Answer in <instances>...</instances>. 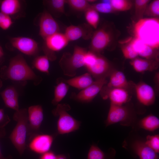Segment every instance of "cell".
<instances>
[{
    "label": "cell",
    "instance_id": "31",
    "mask_svg": "<svg viewBox=\"0 0 159 159\" xmlns=\"http://www.w3.org/2000/svg\"><path fill=\"white\" fill-rule=\"evenodd\" d=\"M66 2L72 9L80 12H85L91 6L87 0H67Z\"/></svg>",
    "mask_w": 159,
    "mask_h": 159
},
{
    "label": "cell",
    "instance_id": "6",
    "mask_svg": "<svg viewBox=\"0 0 159 159\" xmlns=\"http://www.w3.org/2000/svg\"><path fill=\"white\" fill-rule=\"evenodd\" d=\"M115 34L114 29L109 24H104L97 28L91 38L89 50L100 54L113 42Z\"/></svg>",
    "mask_w": 159,
    "mask_h": 159
},
{
    "label": "cell",
    "instance_id": "17",
    "mask_svg": "<svg viewBox=\"0 0 159 159\" xmlns=\"http://www.w3.org/2000/svg\"><path fill=\"white\" fill-rule=\"evenodd\" d=\"M93 32L92 28L88 24L71 25L67 27L64 34L69 42L83 38L86 40L91 39Z\"/></svg>",
    "mask_w": 159,
    "mask_h": 159
},
{
    "label": "cell",
    "instance_id": "34",
    "mask_svg": "<svg viewBox=\"0 0 159 159\" xmlns=\"http://www.w3.org/2000/svg\"><path fill=\"white\" fill-rule=\"evenodd\" d=\"M121 49L122 54L125 59L131 60L138 56L134 49L130 40L127 44L122 45Z\"/></svg>",
    "mask_w": 159,
    "mask_h": 159
},
{
    "label": "cell",
    "instance_id": "27",
    "mask_svg": "<svg viewBox=\"0 0 159 159\" xmlns=\"http://www.w3.org/2000/svg\"><path fill=\"white\" fill-rule=\"evenodd\" d=\"M85 17L88 24L92 28L96 29L100 21L99 13L91 6L85 12Z\"/></svg>",
    "mask_w": 159,
    "mask_h": 159
},
{
    "label": "cell",
    "instance_id": "9",
    "mask_svg": "<svg viewBox=\"0 0 159 159\" xmlns=\"http://www.w3.org/2000/svg\"><path fill=\"white\" fill-rule=\"evenodd\" d=\"M44 40L47 48L45 55L51 61H53L56 58L55 52L63 49L69 42L64 33L60 32L48 37Z\"/></svg>",
    "mask_w": 159,
    "mask_h": 159
},
{
    "label": "cell",
    "instance_id": "2",
    "mask_svg": "<svg viewBox=\"0 0 159 159\" xmlns=\"http://www.w3.org/2000/svg\"><path fill=\"white\" fill-rule=\"evenodd\" d=\"M159 19L158 18H142L134 24V38L156 49H158Z\"/></svg>",
    "mask_w": 159,
    "mask_h": 159
},
{
    "label": "cell",
    "instance_id": "23",
    "mask_svg": "<svg viewBox=\"0 0 159 159\" xmlns=\"http://www.w3.org/2000/svg\"><path fill=\"white\" fill-rule=\"evenodd\" d=\"M57 85L54 87V97L52 101V103L57 105L66 95L69 86L65 83L62 78H59L57 80Z\"/></svg>",
    "mask_w": 159,
    "mask_h": 159
},
{
    "label": "cell",
    "instance_id": "44",
    "mask_svg": "<svg viewBox=\"0 0 159 159\" xmlns=\"http://www.w3.org/2000/svg\"><path fill=\"white\" fill-rule=\"evenodd\" d=\"M3 85L2 82L0 78V89L2 87Z\"/></svg>",
    "mask_w": 159,
    "mask_h": 159
},
{
    "label": "cell",
    "instance_id": "22",
    "mask_svg": "<svg viewBox=\"0 0 159 159\" xmlns=\"http://www.w3.org/2000/svg\"><path fill=\"white\" fill-rule=\"evenodd\" d=\"M69 86L79 90H82L91 85L94 81L92 77L88 72L68 80L63 79Z\"/></svg>",
    "mask_w": 159,
    "mask_h": 159
},
{
    "label": "cell",
    "instance_id": "42",
    "mask_svg": "<svg viewBox=\"0 0 159 159\" xmlns=\"http://www.w3.org/2000/svg\"><path fill=\"white\" fill-rule=\"evenodd\" d=\"M56 159H68L66 156L63 154H60L56 155Z\"/></svg>",
    "mask_w": 159,
    "mask_h": 159
},
{
    "label": "cell",
    "instance_id": "15",
    "mask_svg": "<svg viewBox=\"0 0 159 159\" xmlns=\"http://www.w3.org/2000/svg\"><path fill=\"white\" fill-rule=\"evenodd\" d=\"M53 135L47 134H38L30 140L29 148L38 154H43L49 151L54 141Z\"/></svg>",
    "mask_w": 159,
    "mask_h": 159
},
{
    "label": "cell",
    "instance_id": "39",
    "mask_svg": "<svg viewBox=\"0 0 159 159\" xmlns=\"http://www.w3.org/2000/svg\"><path fill=\"white\" fill-rule=\"evenodd\" d=\"M8 116L5 114L3 109H0V126L4 127L10 121Z\"/></svg>",
    "mask_w": 159,
    "mask_h": 159
},
{
    "label": "cell",
    "instance_id": "36",
    "mask_svg": "<svg viewBox=\"0 0 159 159\" xmlns=\"http://www.w3.org/2000/svg\"><path fill=\"white\" fill-rule=\"evenodd\" d=\"M3 101L15 98H18V94L16 89L13 86L7 87L0 93Z\"/></svg>",
    "mask_w": 159,
    "mask_h": 159
},
{
    "label": "cell",
    "instance_id": "33",
    "mask_svg": "<svg viewBox=\"0 0 159 159\" xmlns=\"http://www.w3.org/2000/svg\"><path fill=\"white\" fill-rule=\"evenodd\" d=\"M144 15L150 18H159V0H154L149 3L145 11Z\"/></svg>",
    "mask_w": 159,
    "mask_h": 159
},
{
    "label": "cell",
    "instance_id": "32",
    "mask_svg": "<svg viewBox=\"0 0 159 159\" xmlns=\"http://www.w3.org/2000/svg\"><path fill=\"white\" fill-rule=\"evenodd\" d=\"M91 6L99 13L109 14L115 12L110 4V0H104L92 4H91Z\"/></svg>",
    "mask_w": 159,
    "mask_h": 159
},
{
    "label": "cell",
    "instance_id": "4",
    "mask_svg": "<svg viewBox=\"0 0 159 159\" xmlns=\"http://www.w3.org/2000/svg\"><path fill=\"white\" fill-rule=\"evenodd\" d=\"M87 51L84 48L76 46L72 54L68 52L63 54L59 64L64 75L74 77L76 74L77 70L84 66V56Z\"/></svg>",
    "mask_w": 159,
    "mask_h": 159
},
{
    "label": "cell",
    "instance_id": "13",
    "mask_svg": "<svg viewBox=\"0 0 159 159\" xmlns=\"http://www.w3.org/2000/svg\"><path fill=\"white\" fill-rule=\"evenodd\" d=\"M39 34L44 40L60 31L57 22L51 14L45 11L42 14L39 22Z\"/></svg>",
    "mask_w": 159,
    "mask_h": 159
},
{
    "label": "cell",
    "instance_id": "40",
    "mask_svg": "<svg viewBox=\"0 0 159 159\" xmlns=\"http://www.w3.org/2000/svg\"><path fill=\"white\" fill-rule=\"evenodd\" d=\"M56 155L54 152L49 151L42 154L39 159H56Z\"/></svg>",
    "mask_w": 159,
    "mask_h": 159
},
{
    "label": "cell",
    "instance_id": "43",
    "mask_svg": "<svg viewBox=\"0 0 159 159\" xmlns=\"http://www.w3.org/2000/svg\"><path fill=\"white\" fill-rule=\"evenodd\" d=\"M4 52L2 47L0 46V60L3 57Z\"/></svg>",
    "mask_w": 159,
    "mask_h": 159
},
{
    "label": "cell",
    "instance_id": "25",
    "mask_svg": "<svg viewBox=\"0 0 159 159\" xmlns=\"http://www.w3.org/2000/svg\"><path fill=\"white\" fill-rule=\"evenodd\" d=\"M139 126L150 131H153L158 128L159 120L156 116L150 115L142 119L139 122Z\"/></svg>",
    "mask_w": 159,
    "mask_h": 159
},
{
    "label": "cell",
    "instance_id": "21",
    "mask_svg": "<svg viewBox=\"0 0 159 159\" xmlns=\"http://www.w3.org/2000/svg\"><path fill=\"white\" fill-rule=\"evenodd\" d=\"M132 149L140 159H158V153L149 147L145 141L136 140L132 143Z\"/></svg>",
    "mask_w": 159,
    "mask_h": 159
},
{
    "label": "cell",
    "instance_id": "24",
    "mask_svg": "<svg viewBox=\"0 0 159 159\" xmlns=\"http://www.w3.org/2000/svg\"><path fill=\"white\" fill-rule=\"evenodd\" d=\"M21 9V4L18 0H4L1 3V12L10 16L18 13Z\"/></svg>",
    "mask_w": 159,
    "mask_h": 159
},
{
    "label": "cell",
    "instance_id": "38",
    "mask_svg": "<svg viewBox=\"0 0 159 159\" xmlns=\"http://www.w3.org/2000/svg\"><path fill=\"white\" fill-rule=\"evenodd\" d=\"M13 23L10 16L0 12V27L6 30L8 29Z\"/></svg>",
    "mask_w": 159,
    "mask_h": 159
},
{
    "label": "cell",
    "instance_id": "7",
    "mask_svg": "<svg viewBox=\"0 0 159 159\" xmlns=\"http://www.w3.org/2000/svg\"><path fill=\"white\" fill-rule=\"evenodd\" d=\"M134 120L128 107L123 105H118L110 103L105 125L107 127L119 123L122 125L129 126L133 123Z\"/></svg>",
    "mask_w": 159,
    "mask_h": 159
},
{
    "label": "cell",
    "instance_id": "18",
    "mask_svg": "<svg viewBox=\"0 0 159 159\" xmlns=\"http://www.w3.org/2000/svg\"><path fill=\"white\" fill-rule=\"evenodd\" d=\"M101 95L104 99L108 98L110 103L118 105H124L130 99L128 90L122 88H110Z\"/></svg>",
    "mask_w": 159,
    "mask_h": 159
},
{
    "label": "cell",
    "instance_id": "26",
    "mask_svg": "<svg viewBox=\"0 0 159 159\" xmlns=\"http://www.w3.org/2000/svg\"><path fill=\"white\" fill-rule=\"evenodd\" d=\"M106 153L103 151L97 146L92 145L89 150L87 159H113L115 155Z\"/></svg>",
    "mask_w": 159,
    "mask_h": 159
},
{
    "label": "cell",
    "instance_id": "5",
    "mask_svg": "<svg viewBox=\"0 0 159 159\" xmlns=\"http://www.w3.org/2000/svg\"><path fill=\"white\" fill-rule=\"evenodd\" d=\"M52 111L53 115L58 117L57 123L58 133L63 135L78 130L81 122L72 117L67 112L71 109L70 106L67 104H58Z\"/></svg>",
    "mask_w": 159,
    "mask_h": 159
},
{
    "label": "cell",
    "instance_id": "29",
    "mask_svg": "<svg viewBox=\"0 0 159 159\" xmlns=\"http://www.w3.org/2000/svg\"><path fill=\"white\" fill-rule=\"evenodd\" d=\"M110 4L115 12L128 11L133 5V1L130 0H111Z\"/></svg>",
    "mask_w": 159,
    "mask_h": 159
},
{
    "label": "cell",
    "instance_id": "3",
    "mask_svg": "<svg viewBox=\"0 0 159 159\" xmlns=\"http://www.w3.org/2000/svg\"><path fill=\"white\" fill-rule=\"evenodd\" d=\"M13 118L16 124L9 138L12 143L21 155L26 148V139L28 136V128L27 110L19 109L15 111Z\"/></svg>",
    "mask_w": 159,
    "mask_h": 159
},
{
    "label": "cell",
    "instance_id": "8",
    "mask_svg": "<svg viewBox=\"0 0 159 159\" xmlns=\"http://www.w3.org/2000/svg\"><path fill=\"white\" fill-rule=\"evenodd\" d=\"M107 82L106 78L95 80L91 85L82 90L77 94H72L71 97L74 100L80 102H90L100 92L103 87Z\"/></svg>",
    "mask_w": 159,
    "mask_h": 159
},
{
    "label": "cell",
    "instance_id": "19",
    "mask_svg": "<svg viewBox=\"0 0 159 159\" xmlns=\"http://www.w3.org/2000/svg\"><path fill=\"white\" fill-rule=\"evenodd\" d=\"M132 47L141 58L159 61L158 50L147 45L140 40L133 37L130 40Z\"/></svg>",
    "mask_w": 159,
    "mask_h": 159
},
{
    "label": "cell",
    "instance_id": "41",
    "mask_svg": "<svg viewBox=\"0 0 159 159\" xmlns=\"http://www.w3.org/2000/svg\"><path fill=\"white\" fill-rule=\"evenodd\" d=\"M5 135V131L4 127L0 126V139L3 138ZM0 159H7L4 157L2 154L0 147Z\"/></svg>",
    "mask_w": 159,
    "mask_h": 159
},
{
    "label": "cell",
    "instance_id": "11",
    "mask_svg": "<svg viewBox=\"0 0 159 159\" xmlns=\"http://www.w3.org/2000/svg\"><path fill=\"white\" fill-rule=\"evenodd\" d=\"M86 68L95 80L109 77L113 69L108 59L101 54H98L95 61Z\"/></svg>",
    "mask_w": 159,
    "mask_h": 159
},
{
    "label": "cell",
    "instance_id": "35",
    "mask_svg": "<svg viewBox=\"0 0 159 159\" xmlns=\"http://www.w3.org/2000/svg\"><path fill=\"white\" fill-rule=\"evenodd\" d=\"M52 10L59 14L65 13V6L66 0H51L47 1Z\"/></svg>",
    "mask_w": 159,
    "mask_h": 159
},
{
    "label": "cell",
    "instance_id": "20",
    "mask_svg": "<svg viewBox=\"0 0 159 159\" xmlns=\"http://www.w3.org/2000/svg\"><path fill=\"white\" fill-rule=\"evenodd\" d=\"M130 63L136 72L141 73L155 71L159 66V61L138 57L131 60Z\"/></svg>",
    "mask_w": 159,
    "mask_h": 159
},
{
    "label": "cell",
    "instance_id": "1",
    "mask_svg": "<svg viewBox=\"0 0 159 159\" xmlns=\"http://www.w3.org/2000/svg\"><path fill=\"white\" fill-rule=\"evenodd\" d=\"M0 76L4 80L18 82L32 81L35 85L39 84L42 80V78L36 74L21 54L12 58L8 67L1 68Z\"/></svg>",
    "mask_w": 159,
    "mask_h": 159
},
{
    "label": "cell",
    "instance_id": "28",
    "mask_svg": "<svg viewBox=\"0 0 159 159\" xmlns=\"http://www.w3.org/2000/svg\"><path fill=\"white\" fill-rule=\"evenodd\" d=\"M49 59L46 55L38 56L33 62V67L40 71L49 74Z\"/></svg>",
    "mask_w": 159,
    "mask_h": 159
},
{
    "label": "cell",
    "instance_id": "14",
    "mask_svg": "<svg viewBox=\"0 0 159 159\" xmlns=\"http://www.w3.org/2000/svg\"><path fill=\"white\" fill-rule=\"evenodd\" d=\"M12 46L22 53L29 56H33L37 53L38 45L37 42L30 38L19 37L11 38Z\"/></svg>",
    "mask_w": 159,
    "mask_h": 159
},
{
    "label": "cell",
    "instance_id": "10",
    "mask_svg": "<svg viewBox=\"0 0 159 159\" xmlns=\"http://www.w3.org/2000/svg\"><path fill=\"white\" fill-rule=\"evenodd\" d=\"M28 128V136L29 140L38 134L44 118L43 109L40 105H32L27 110Z\"/></svg>",
    "mask_w": 159,
    "mask_h": 159
},
{
    "label": "cell",
    "instance_id": "30",
    "mask_svg": "<svg viewBox=\"0 0 159 159\" xmlns=\"http://www.w3.org/2000/svg\"><path fill=\"white\" fill-rule=\"evenodd\" d=\"M150 1L149 0H135L134 1L135 16L137 21L143 18L146 7Z\"/></svg>",
    "mask_w": 159,
    "mask_h": 159
},
{
    "label": "cell",
    "instance_id": "37",
    "mask_svg": "<svg viewBox=\"0 0 159 159\" xmlns=\"http://www.w3.org/2000/svg\"><path fill=\"white\" fill-rule=\"evenodd\" d=\"M145 143L157 153L159 152V135H148L146 137Z\"/></svg>",
    "mask_w": 159,
    "mask_h": 159
},
{
    "label": "cell",
    "instance_id": "16",
    "mask_svg": "<svg viewBox=\"0 0 159 159\" xmlns=\"http://www.w3.org/2000/svg\"><path fill=\"white\" fill-rule=\"evenodd\" d=\"M109 77V82L102 87L100 92L102 95L109 89L118 88L128 89L132 85V82L128 81L124 73L120 71L112 69Z\"/></svg>",
    "mask_w": 159,
    "mask_h": 159
},
{
    "label": "cell",
    "instance_id": "12",
    "mask_svg": "<svg viewBox=\"0 0 159 159\" xmlns=\"http://www.w3.org/2000/svg\"><path fill=\"white\" fill-rule=\"evenodd\" d=\"M137 98L141 104L146 106L153 105L155 102V95L153 88L143 82L137 84L132 82Z\"/></svg>",
    "mask_w": 159,
    "mask_h": 159
}]
</instances>
